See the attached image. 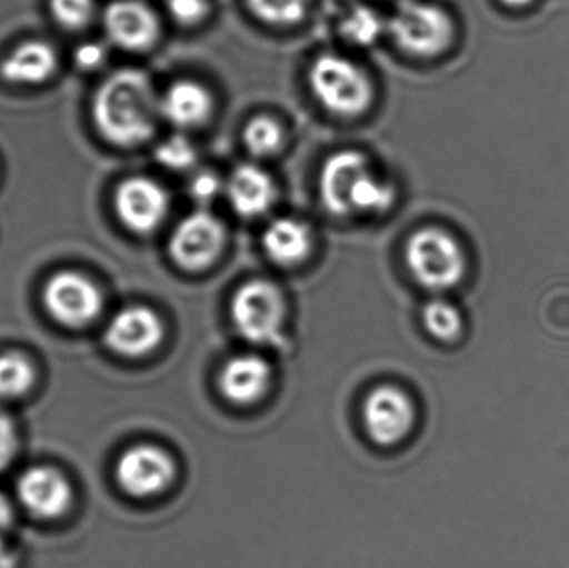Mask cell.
<instances>
[{"instance_id":"1","label":"cell","mask_w":569,"mask_h":568,"mask_svg":"<svg viewBox=\"0 0 569 568\" xmlns=\"http://www.w3.org/2000/svg\"><path fill=\"white\" fill-rule=\"evenodd\" d=\"M92 119L100 136L120 149L152 140L162 116L160 93L149 73L139 69L110 73L93 96Z\"/></svg>"},{"instance_id":"2","label":"cell","mask_w":569,"mask_h":568,"mask_svg":"<svg viewBox=\"0 0 569 568\" xmlns=\"http://www.w3.org/2000/svg\"><path fill=\"white\" fill-rule=\"evenodd\" d=\"M321 206L335 217L380 216L397 200L395 183L375 170L358 150L343 149L327 157L317 179Z\"/></svg>"},{"instance_id":"3","label":"cell","mask_w":569,"mask_h":568,"mask_svg":"<svg viewBox=\"0 0 569 568\" xmlns=\"http://www.w3.org/2000/svg\"><path fill=\"white\" fill-rule=\"evenodd\" d=\"M308 87L318 106L337 119H358L375 99L371 77L361 63L337 52L315 57L308 69Z\"/></svg>"},{"instance_id":"4","label":"cell","mask_w":569,"mask_h":568,"mask_svg":"<svg viewBox=\"0 0 569 568\" xmlns=\"http://www.w3.org/2000/svg\"><path fill=\"white\" fill-rule=\"evenodd\" d=\"M387 36L405 56L433 59L453 43L455 23L450 13L435 3L403 0L387 20Z\"/></svg>"},{"instance_id":"5","label":"cell","mask_w":569,"mask_h":568,"mask_svg":"<svg viewBox=\"0 0 569 568\" xmlns=\"http://www.w3.org/2000/svg\"><path fill=\"white\" fill-rule=\"evenodd\" d=\"M408 269L425 289L441 292L463 277L465 259L457 240L438 227L411 233L405 249Z\"/></svg>"},{"instance_id":"6","label":"cell","mask_w":569,"mask_h":568,"mask_svg":"<svg viewBox=\"0 0 569 568\" xmlns=\"http://www.w3.org/2000/svg\"><path fill=\"white\" fill-rule=\"evenodd\" d=\"M287 303L283 293L269 280H252L237 290L232 319L237 332L257 346H279L283 339Z\"/></svg>"},{"instance_id":"7","label":"cell","mask_w":569,"mask_h":568,"mask_svg":"<svg viewBox=\"0 0 569 568\" xmlns=\"http://www.w3.org/2000/svg\"><path fill=\"white\" fill-rule=\"evenodd\" d=\"M226 226L210 210H193L183 217L169 240L173 262L186 270L209 269L226 246Z\"/></svg>"},{"instance_id":"8","label":"cell","mask_w":569,"mask_h":568,"mask_svg":"<svg viewBox=\"0 0 569 568\" xmlns=\"http://www.w3.org/2000/svg\"><path fill=\"white\" fill-rule=\"evenodd\" d=\"M113 207L120 222L139 236L156 232L170 210V196L159 180L132 176L117 186Z\"/></svg>"},{"instance_id":"9","label":"cell","mask_w":569,"mask_h":568,"mask_svg":"<svg viewBox=\"0 0 569 568\" xmlns=\"http://www.w3.org/2000/svg\"><path fill=\"white\" fill-rule=\"evenodd\" d=\"M43 306L56 322L83 327L102 310V293L87 277L77 272H60L47 282Z\"/></svg>"},{"instance_id":"10","label":"cell","mask_w":569,"mask_h":568,"mask_svg":"<svg viewBox=\"0 0 569 568\" xmlns=\"http://www.w3.org/2000/svg\"><path fill=\"white\" fill-rule=\"evenodd\" d=\"M102 22L107 39L127 52L153 49L162 33L159 16L143 0H113L103 10Z\"/></svg>"},{"instance_id":"11","label":"cell","mask_w":569,"mask_h":568,"mask_svg":"<svg viewBox=\"0 0 569 568\" xmlns=\"http://www.w3.org/2000/svg\"><path fill=\"white\" fill-rule=\"evenodd\" d=\"M116 477L123 492L146 499L163 492L172 484L176 464L159 447L136 446L117 460Z\"/></svg>"},{"instance_id":"12","label":"cell","mask_w":569,"mask_h":568,"mask_svg":"<svg viewBox=\"0 0 569 568\" xmlns=\"http://www.w3.org/2000/svg\"><path fill=\"white\" fill-rule=\"evenodd\" d=\"M363 420L373 442L393 446L410 432L415 422V407L403 390L381 386L368 393Z\"/></svg>"},{"instance_id":"13","label":"cell","mask_w":569,"mask_h":568,"mask_svg":"<svg viewBox=\"0 0 569 568\" xmlns=\"http://www.w3.org/2000/svg\"><path fill=\"white\" fill-rule=\"evenodd\" d=\"M163 339V323L147 307H129L120 310L109 326L103 340L107 347L122 357H143L159 347Z\"/></svg>"},{"instance_id":"14","label":"cell","mask_w":569,"mask_h":568,"mask_svg":"<svg viewBox=\"0 0 569 568\" xmlns=\"http://www.w3.org/2000/svg\"><path fill=\"white\" fill-rule=\"evenodd\" d=\"M223 193L237 216L259 219L276 206L279 189L269 170L256 162H243L227 177Z\"/></svg>"},{"instance_id":"15","label":"cell","mask_w":569,"mask_h":568,"mask_svg":"<svg viewBox=\"0 0 569 568\" xmlns=\"http://www.w3.org/2000/svg\"><path fill=\"white\" fill-rule=\"evenodd\" d=\"M17 496L27 512L43 520L59 519L72 502L70 484L52 467L26 470L17 482Z\"/></svg>"},{"instance_id":"16","label":"cell","mask_w":569,"mask_h":568,"mask_svg":"<svg viewBox=\"0 0 569 568\" xmlns=\"http://www.w3.org/2000/svg\"><path fill=\"white\" fill-rule=\"evenodd\" d=\"M216 110L212 92L196 79H177L160 93V116L179 132L200 129Z\"/></svg>"},{"instance_id":"17","label":"cell","mask_w":569,"mask_h":568,"mask_svg":"<svg viewBox=\"0 0 569 568\" xmlns=\"http://www.w3.org/2000/svg\"><path fill=\"white\" fill-rule=\"evenodd\" d=\"M272 382V369L262 357L239 356L230 359L220 373V392L230 402L247 406L266 396Z\"/></svg>"},{"instance_id":"18","label":"cell","mask_w":569,"mask_h":568,"mask_svg":"<svg viewBox=\"0 0 569 568\" xmlns=\"http://www.w3.org/2000/svg\"><path fill=\"white\" fill-rule=\"evenodd\" d=\"M59 69L56 49L43 40H26L0 63V76L10 83L39 86Z\"/></svg>"},{"instance_id":"19","label":"cell","mask_w":569,"mask_h":568,"mask_svg":"<svg viewBox=\"0 0 569 568\" xmlns=\"http://www.w3.org/2000/svg\"><path fill=\"white\" fill-rule=\"evenodd\" d=\"M262 247L272 262L295 267L305 262L313 249V232L303 220L279 217L266 227Z\"/></svg>"},{"instance_id":"20","label":"cell","mask_w":569,"mask_h":568,"mask_svg":"<svg viewBox=\"0 0 569 568\" xmlns=\"http://www.w3.org/2000/svg\"><path fill=\"white\" fill-rule=\"evenodd\" d=\"M338 33L355 47H371L387 33V20L373 7L355 3L341 16Z\"/></svg>"},{"instance_id":"21","label":"cell","mask_w":569,"mask_h":568,"mask_svg":"<svg viewBox=\"0 0 569 568\" xmlns=\"http://www.w3.org/2000/svg\"><path fill=\"white\" fill-rule=\"evenodd\" d=\"M243 149L256 160L279 156L287 143V132L279 119L272 116H256L242 130Z\"/></svg>"},{"instance_id":"22","label":"cell","mask_w":569,"mask_h":568,"mask_svg":"<svg viewBox=\"0 0 569 568\" xmlns=\"http://www.w3.org/2000/svg\"><path fill=\"white\" fill-rule=\"evenodd\" d=\"M250 16L263 26L287 29L307 17L310 0H243Z\"/></svg>"},{"instance_id":"23","label":"cell","mask_w":569,"mask_h":568,"mask_svg":"<svg viewBox=\"0 0 569 568\" xmlns=\"http://www.w3.org/2000/svg\"><path fill=\"white\" fill-rule=\"evenodd\" d=\"M153 159L169 172L192 173L199 163V150L186 132H177L157 143Z\"/></svg>"},{"instance_id":"24","label":"cell","mask_w":569,"mask_h":568,"mask_svg":"<svg viewBox=\"0 0 569 568\" xmlns=\"http://www.w3.org/2000/svg\"><path fill=\"white\" fill-rule=\"evenodd\" d=\"M33 369L19 353L0 356V399H17L29 392Z\"/></svg>"},{"instance_id":"25","label":"cell","mask_w":569,"mask_h":568,"mask_svg":"<svg viewBox=\"0 0 569 568\" xmlns=\"http://www.w3.org/2000/svg\"><path fill=\"white\" fill-rule=\"evenodd\" d=\"M423 323L431 336L440 340H451L460 333L461 317L451 303L431 300L423 309Z\"/></svg>"},{"instance_id":"26","label":"cell","mask_w":569,"mask_h":568,"mask_svg":"<svg viewBox=\"0 0 569 568\" xmlns=\"http://www.w3.org/2000/svg\"><path fill=\"white\" fill-rule=\"evenodd\" d=\"M49 9L62 29L82 30L96 16V0H49Z\"/></svg>"},{"instance_id":"27","label":"cell","mask_w":569,"mask_h":568,"mask_svg":"<svg viewBox=\"0 0 569 568\" xmlns=\"http://www.w3.org/2000/svg\"><path fill=\"white\" fill-rule=\"evenodd\" d=\"M223 190H226V180L220 179L219 173L213 170L196 169L187 183L190 199L196 200L202 207L212 203Z\"/></svg>"},{"instance_id":"28","label":"cell","mask_w":569,"mask_h":568,"mask_svg":"<svg viewBox=\"0 0 569 568\" xmlns=\"http://www.w3.org/2000/svg\"><path fill=\"white\" fill-rule=\"evenodd\" d=\"M167 12L180 27H197L212 13V0H166Z\"/></svg>"},{"instance_id":"29","label":"cell","mask_w":569,"mask_h":568,"mask_svg":"<svg viewBox=\"0 0 569 568\" xmlns=\"http://www.w3.org/2000/svg\"><path fill=\"white\" fill-rule=\"evenodd\" d=\"M17 430L12 419L0 410V470L7 469L17 452Z\"/></svg>"},{"instance_id":"30","label":"cell","mask_w":569,"mask_h":568,"mask_svg":"<svg viewBox=\"0 0 569 568\" xmlns=\"http://www.w3.org/2000/svg\"><path fill=\"white\" fill-rule=\"evenodd\" d=\"M107 52L100 43L89 42L82 43L79 49L76 50V62L80 69L93 70L99 69L106 60Z\"/></svg>"},{"instance_id":"31","label":"cell","mask_w":569,"mask_h":568,"mask_svg":"<svg viewBox=\"0 0 569 568\" xmlns=\"http://www.w3.org/2000/svg\"><path fill=\"white\" fill-rule=\"evenodd\" d=\"M12 509H10L9 502L6 497L0 496V542H2L3 534L12 526Z\"/></svg>"},{"instance_id":"32","label":"cell","mask_w":569,"mask_h":568,"mask_svg":"<svg viewBox=\"0 0 569 568\" xmlns=\"http://www.w3.org/2000/svg\"><path fill=\"white\" fill-rule=\"evenodd\" d=\"M12 557L7 552L6 547H3V542H0V568H12Z\"/></svg>"},{"instance_id":"33","label":"cell","mask_w":569,"mask_h":568,"mask_svg":"<svg viewBox=\"0 0 569 568\" xmlns=\"http://www.w3.org/2000/svg\"><path fill=\"white\" fill-rule=\"evenodd\" d=\"M501 3L508 7H515V9H520V7H527L528 3L533 2V0H500Z\"/></svg>"},{"instance_id":"34","label":"cell","mask_w":569,"mask_h":568,"mask_svg":"<svg viewBox=\"0 0 569 568\" xmlns=\"http://www.w3.org/2000/svg\"><path fill=\"white\" fill-rule=\"evenodd\" d=\"M398 2H403V0H398Z\"/></svg>"}]
</instances>
